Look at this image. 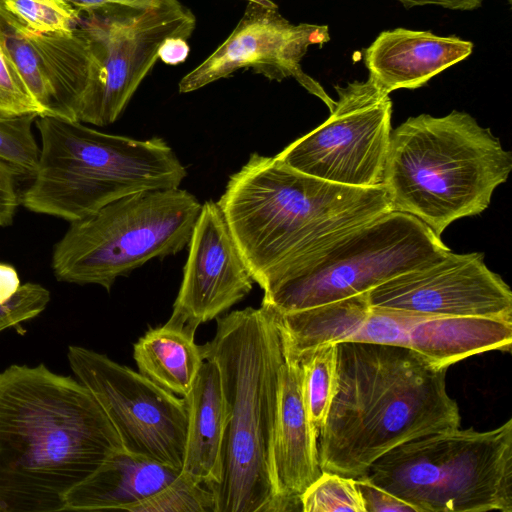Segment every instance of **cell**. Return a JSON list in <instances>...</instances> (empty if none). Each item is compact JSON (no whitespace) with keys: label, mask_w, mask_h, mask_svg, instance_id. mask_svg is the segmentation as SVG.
Segmentation results:
<instances>
[{"label":"cell","mask_w":512,"mask_h":512,"mask_svg":"<svg viewBox=\"0 0 512 512\" xmlns=\"http://www.w3.org/2000/svg\"><path fill=\"white\" fill-rule=\"evenodd\" d=\"M512 321L477 316L420 314L408 328L404 347L431 364L448 368L490 350L510 351Z\"/></svg>","instance_id":"obj_20"},{"label":"cell","mask_w":512,"mask_h":512,"mask_svg":"<svg viewBox=\"0 0 512 512\" xmlns=\"http://www.w3.org/2000/svg\"><path fill=\"white\" fill-rule=\"evenodd\" d=\"M194 335L166 323L148 330L133 346L139 373L168 392L185 397L204 362Z\"/></svg>","instance_id":"obj_23"},{"label":"cell","mask_w":512,"mask_h":512,"mask_svg":"<svg viewBox=\"0 0 512 512\" xmlns=\"http://www.w3.org/2000/svg\"><path fill=\"white\" fill-rule=\"evenodd\" d=\"M248 2H255V3H259V4H263V5H274L276 4L275 2H272V1H269V0H247Z\"/></svg>","instance_id":"obj_35"},{"label":"cell","mask_w":512,"mask_h":512,"mask_svg":"<svg viewBox=\"0 0 512 512\" xmlns=\"http://www.w3.org/2000/svg\"><path fill=\"white\" fill-rule=\"evenodd\" d=\"M121 439L90 391L44 364L0 372V512H58Z\"/></svg>","instance_id":"obj_1"},{"label":"cell","mask_w":512,"mask_h":512,"mask_svg":"<svg viewBox=\"0 0 512 512\" xmlns=\"http://www.w3.org/2000/svg\"><path fill=\"white\" fill-rule=\"evenodd\" d=\"M129 512H215L212 490L185 472L167 486L132 506Z\"/></svg>","instance_id":"obj_26"},{"label":"cell","mask_w":512,"mask_h":512,"mask_svg":"<svg viewBox=\"0 0 512 512\" xmlns=\"http://www.w3.org/2000/svg\"><path fill=\"white\" fill-rule=\"evenodd\" d=\"M361 477L417 512H512V419L489 431L458 427L407 441Z\"/></svg>","instance_id":"obj_7"},{"label":"cell","mask_w":512,"mask_h":512,"mask_svg":"<svg viewBox=\"0 0 512 512\" xmlns=\"http://www.w3.org/2000/svg\"><path fill=\"white\" fill-rule=\"evenodd\" d=\"M180 469L119 449L65 497L64 511L125 510L172 482Z\"/></svg>","instance_id":"obj_19"},{"label":"cell","mask_w":512,"mask_h":512,"mask_svg":"<svg viewBox=\"0 0 512 512\" xmlns=\"http://www.w3.org/2000/svg\"><path fill=\"white\" fill-rule=\"evenodd\" d=\"M304 373L307 411L319 434L336 393L338 381V344L317 345L298 355Z\"/></svg>","instance_id":"obj_24"},{"label":"cell","mask_w":512,"mask_h":512,"mask_svg":"<svg viewBox=\"0 0 512 512\" xmlns=\"http://www.w3.org/2000/svg\"><path fill=\"white\" fill-rule=\"evenodd\" d=\"M329 40L327 25L292 24L279 13L276 4L248 2L227 39L180 80L179 92L196 91L240 69L250 68L269 80L293 77L331 111L335 100L300 65L310 46Z\"/></svg>","instance_id":"obj_13"},{"label":"cell","mask_w":512,"mask_h":512,"mask_svg":"<svg viewBox=\"0 0 512 512\" xmlns=\"http://www.w3.org/2000/svg\"><path fill=\"white\" fill-rule=\"evenodd\" d=\"M37 115L0 117V162L18 178L32 179L40 148L32 132Z\"/></svg>","instance_id":"obj_27"},{"label":"cell","mask_w":512,"mask_h":512,"mask_svg":"<svg viewBox=\"0 0 512 512\" xmlns=\"http://www.w3.org/2000/svg\"><path fill=\"white\" fill-rule=\"evenodd\" d=\"M303 512H366L354 478L322 471L300 495Z\"/></svg>","instance_id":"obj_29"},{"label":"cell","mask_w":512,"mask_h":512,"mask_svg":"<svg viewBox=\"0 0 512 512\" xmlns=\"http://www.w3.org/2000/svg\"><path fill=\"white\" fill-rule=\"evenodd\" d=\"M78 10L86 11L109 4L126 5L135 8H148L159 0H65Z\"/></svg>","instance_id":"obj_34"},{"label":"cell","mask_w":512,"mask_h":512,"mask_svg":"<svg viewBox=\"0 0 512 512\" xmlns=\"http://www.w3.org/2000/svg\"><path fill=\"white\" fill-rule=\"evenodd\" d=\"M366 512H417L409 503L371 483L365 477L355 479Z\"/></svg>","instance_id":"obj_31"},{"label":"cell","mask_w":512,"mask_h":512,"mask_svg":"<svg viewBox=\"0 0 512 512\" xmlns=\"http://www.w3.org/2000/svg\"><path fill=\"white\" fill-rule=\"evenodd\" d=\"M35 123L41 137L38 166L21 197L32 212L71 223L132 194L178 188L187 176L160 137L137 140L46 115Z\"/></svg>","instance_id":"obj_6"},{"label":"cell","mask_w":512,"mask_h":512,"mask_svg":"<svg viewBox=\"0 0 512 512\" xmlns=\"http://www.w3.org/2000/svg\"><path fill=\"white\" fill-rule=\"evenodd\" d=\"M201 205L180 188L143 191L111 202L71 222L53 251L54 275L62 282L109 291L118 277L183 250Z\"/></svg>","instance_id":"obj_8"},{"label":"cell","mask_w":512,"mask_h":512,"mask_svg":"<svg viewBox=\"0 0 512 512\" xmlns=\"http://www.w3.org/2000/svg\"><path fill=\"white\" fill-rule=\"evenodd\" d=\"M49 301L50 292L44 286L21 284L15 268L0 263V332L35 318Z\"/></svg>","instance_id":"obj_25"},{"label":"cell","mask_w":512,"mask_h":512,"mask_svg":"<svg viewBox=\"0 0 512 512\" xmlns=\"http://www.w3.org/2000/svg\"><path fill=\"white\" fill-rule=\"evenodd\" d=\"M511 169L512 153L470 114H420L392 130L382 185L394 211L440 237L452 222L482 213Z\"/></svg>","instance_id":"obj_5"},{"label":"cell","mask_w":512,"mask_h":512,"mask_svg":"<svg viewBox=\"0 0 512 512\" xmlns=\"http://www.w3.org/2000/svg\"><path fill=\"white\" fill-rule=\"evenodd\" d=\"M69 365L117 431L125 450L182 469L188 413L185 399L105 354L70 345Z\"/></svg>","instance_id":"obj_12"},{"label":"cell","mask_w":512,"mask_h":512,"mask_svg":"<svg viewBox=\"0 0 512 512\" xmlns=\"http://www.w3.org/2000/svg\"><path fill=\"white\" fill-rule=\"evenodd\" d=\"M510 1V0H509Z\"/></svg>","instance_id":"obj_36"},{"label":"cell","mask_w":512,"mask_h":512,"mask_svg":"<svg viewBox=\"0 0 512 512\" xmlns=\"http://www.w3.org/2000/svg\"><path fill=\"white\" fill-rule=\"evenodd\" d=\"M280 368L278 406L271 449V469L282 511H301L300 495L322 470L318 433L306 405L304 373L298 357L284 347Z\"/></svg>","instance_id":"obj_17"},{"label":"cell","mask_w":512,"mask_h":512,"mask_svg":"<svg viewBox=\"0 0 512 512\" xmlns=\"http://www.w3.org/2000/svg\"><path fill=\"white\" fill-rule=\"evenodd\" d=\"M16 179L14 173L0 162V226H8L12 223L20 202Z\"/></svg>","instance_id":"obj_32"},{"label":"cell","mask_w":512,"mask_h":512,"mask_svg":"<svg viewBox=\"0 0 512 512\" xmlns=\"http://www.w3.org/2000/svg\"><path fill=\"white\" fill-rule=\"evenodd\" d=\"M43 116L13 62L0 45V117Z\"/></svg>","instance_id":"obj_30"},{"label":"cell","mask_w":512,"mask_h":512,"mask_svg":"<svg viewBox=\"0 0 512 512\" xmlns=\"http://www.w3.org/2000/svg\"><path fill=\"white\" fill-rule=\"evenodd\" d=\"M273 312L285 350L298 357L321 344L362 343L371 305L365 292L299 311Z\"/></svg>","instance_id":"obj_22"},{"label":"cell","mask_w":512,"mask_h":512,"mask_svg":"<svg viewBox=\"0 0 512 512\" xmlns=\"http://www.w3.org/2000/svg\"><path fill=\"white\" fill-rule=\"evenodd\" d=\"M202 349L218 366L227 409L221 479L210 488L215 512H283L271 469L284 360L275 313L261 305L217 318Z\"/></svg>","instance_id":"obj_4"},{"label":"cell","mask_w":512,"mask_h":512,"mask_svg":"<svg viewBox=\"0 0 512 512\" xmlns=\"http://www.w3.org/2000/svg\"><path fill=\"white\" fill-rule=\"evenodd\" d=\"M0 5L29 30L71 33L81 20V10L65 0H0Z\"/></svg>","instance_id":"obj_28"},{"label":"cell","mask_w":512,"mask_h":512,"mask_svg":"<svg viewBox=\"0 0 512 512\" xmlns=\"http://www.w3.org/2000/svg\"><path fill=\"white\" fill-rule=\"evenodd\" d=\"M447 369L405 347L338 343L336 393L317 438L321 470L356 479L393 448L458 428Z\"/></svg>","instance_id":"obj_2"},{"label":"cell","mask_w":512,"mask_h":512,"mask_svg":"<svg viewBox=\"0 0 512 512\" xmlns=\"http://www.w3.org/2000/svg\"><path fill=\"white\" fill-rule=\"evenodd\" d=\"M0 45L44 115L78 121L98 69L82 28L71 33H37L0 5Z\"/></svg>","instance_id":"obj_15"},{"label":"cell","mask_w":512,"mask_h":512,"mask_svg":"<svg viewBox=\"0 0 512 512\" xmlns=\"http://www.w3.org/2000/svg\"><path fill=\"white\" fill-rule=\"evenodd\" d=\"M254 281L267 291L338 234L394 211L384 186L330 183L252 153L218 200Z\"/></svg>","instance_id":"obj_3"},{"label":"cell","mask_w":512,"mask_h":512,"mask_svg":"<svg viewBox=\"0 0 512 512\" xmlns=\"http://www.w3.org/2000/svg\"><path fill=\"white\" fill-rule=\"evenodd\" d=\"M183 279L167 325L197 328L241 301L255 282L217 202L206 201L188 243Z\"/></svg>","instance_id":"obj_16"},{"label":"cell","mask_w":512,"mask_h":512,"mask_svg":"<svg viewBox=\"0 0 512 512\" xmlns=\"http://www.w3.org/2000/svg\"><path fill=\"white\" fill-rule=\"evenodd\" d=\"M472 52L473 43L456 36L396 28L381 32L364 50V64L375 85L390 94L425 85Z\"/></svg>","instance_id":"obj_18"},{"label":"cell","mask_w":512,"mask_h":512,"mask_svg":"<svg viewBox=\"0 0 512 512\" xmlns=\"http://www.w3.org/2000/svg\"><path fill=\"white\" fill-rule=\"evenodd\" d=\"M326 121L276 158L306 175L348 187L382 186L391 137L392 101L368 77L337 85Z\"/></svg>","instance_id":"obj_11"},{"label":"cell","mask_w":512,"mask_h":512,"mask_svg":"<svg viewBox=\"0 0 512 512\" xmlns=\"http://www.w3.org/2000/svg\"><path fill=\"white\" fill-rule=\"evenodd\" d=\"M449 251L422 221L390 211L327 240L290 276L264 291L262 305L284 314L369 292Z\"/></svg>","instance_id":"obj_9"},{"label":"cell","mask_w":512,"mask_h":512,"mask_svg":"<svg viewBox=\"0 0 512 512\" xmlns=\"http://www.w3.org/2000/svg\"><path fill=\"white\" fill-rule=\"evenodd\" d=\"M189 51L190 48L186 39L169 37L160 46L158 58L167 65H177L187 59Z\"/></svg>","instance_id":"obj_33"},{"label":"cell","mask_w":512,"mask_h":512,"mask_svg":"<svg viewBox=\"0 0 512 512\" xmlns=\"http://www.w3.org/2000/svg\"><path fill=\"white\" fill-rule=\"evenodd\" d=\"M371 306L424 315L477 316L512 321V292L482 253H453L373 288Z\"/></svg>","instance_id":"obj_14"},{"label":"cell","mask_w":512,"mask_h":512,"mask_svg":"<svg viewBox=\"0 0 512 512\" xmlns=\"http://www.w3.org/2000/svg\"><path fill=\"white\" fill-rule=\"evenodd\" d=\"M188 423L181 471L209 488L221 479L227 409L217 364L204 360L189 393L183 397Z\"/></svg>","instance_id":"obj_21"},{"label":"cell","mask_w":512,"mask_h":512,"mask_svg":"<svg viewBox=\"0 0 512 512\" xmlns=\"http://www.w3.org/2000/svg\"><path fill=\"white\" fill-rule=\"evenodd\" d=\"M78 26L98 69L77 119L104 127L122 114L158 59L162 43L169 37L188 40L196 17L180 0H159L148 8L109 4L81 11Z\"/></svg>","instance_id":"obj_10"}]
</instances>
